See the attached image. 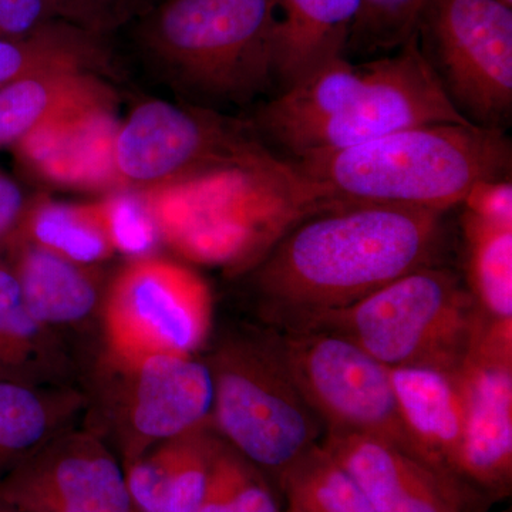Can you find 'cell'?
<instances>
[{
    "mask_svg": "<svg viewBox=\"0 0 512 512\" xmlns=\"http://www.w3.org/2000/svg\"><path fill=\"white\" fill-rule=\"evenodd\" d=\"M322 446L362 488L377 512H467L471 487L389 441L326 433Z\"/></svg>",
    "mask_w": 512,
    "mask_h": 512,
    "instance_id": "obj_16",
    "label": "cell"
},
{
    "mask_svg": "<svg viewBox=\"0 0 512 512\" xmlns=\"http://www.w3.org/2000/svg\"><path fill=\"white\" fill-rule=\"evenodd\" d=\"M8 239L29 242L82 266L104 261L114 252L99 201L90 204L26 202L22 217Z\"/></svg>",
    "mask_w": 512,
    "mask_h": 512,
    "instance_id": "obj_22",
    "label": "cell"
},
{
    "mask_svg": "<svg viewBox=\"0 0 512 512\" xmlns=\"http://www.w3.org/2000/svg\"><path fill=\"white\" fill-rule=\"evenodd\" d=\"M0 503L20 512H136L124 468L89 431L57 434L0 480Z\"/></svg>",
    "mask_w": 512,
    "mask_h": 512,
    "instance_id": "obj_13",
    "label": "cell"
},
{
    "mask_svg": "<svg viewBox=\"0 0 512 512\" xmlns=\"http://www.w3.org/2000/svg\"><path fill=\"white\" fill-rule=\"evenodd\" d=\"M2 249L8 252L5 262L18 281L25 308L40 325L82 322L96 308V285L82 265L16 239H6Z\"/></svg>",
    "mask_w": 512,
    "mask_h": 512,
    "instance_id": "obj_20",
    "label": "cell"
},
{
    "mask_svg": "<svg viewBox=\"0 0 512 512\" xmlns=\"http://www.w3.org/2000/svg\"><path fill=\"white\" fill-rule=\"evenodd\" d=\"M77 403L72 394H47L37 386L0 380V480L62 433Z\"/></svg>",
    "mask_w": 512,
    "mask_h": 512,
    "instance_id": "obj_23",
    "label": "cell"
},
{
    "mask_svg": "<svg viewBox=\"0 0 512 512\" xmlns=\"http://www.w3.org/2000/svg\"><path fill=\"white\" fill-rule=\"evenodd\" d=\"M468 291L491 319H512V227L464 211Z\"/></svg>",
    "mask_w": 512,
    "mask_h": 512,
    "instance_id": "obj_25",
    "label": "cell"
},
{
    "mask_svg": "<svg viewBox=\"0 0 512 512\" xmlns=\"http://www.w3.org/2000/svg\"><path fill=\"white\" fill-rule=\"evenodd\" d=\"M55 22H67L57 0H0V39H26Z\"/></svg>",
    "mask_w": 512,
    "mask_h": 512,
    "instance_id": "obj_32",
    "label": "cell"
},
{
    "mask_svg": "<svg viewBox=\"0 0 512 512\" xmlns=\"http://www.w3.org/2000/svg\"><path fill=\"white\" fill-rule=\"evenodd\" d=\"M109 60L106 37L69 22H55L26 39H0V87L52 67L104 72Z\"/></svg>",
    "mask_w": 512,
    "mask_h": 512,
    "instance_id": "obj_24",
    "label": "cell"
},
{
    "mask_svg": "<svg viewBox=\"0 0 512 512\" xmlns=\"http://www.w3.org/2000/svg\"><path fill=\"white\" fill-rule=\"evenodd\" d=\"M511 157L504 130L423 124L359 146L284 161L286 192L313 211L390 204L448 212L478 183L510 177Z\"/></svg>",
    "mask_w": 512,
    "mask_h": 512,
    "instance_id": "obj_2",
    "label": "cell"
},
{
    "mask_svg": "<svg viewBox=\"0 0 512 512\" xmlns=\"http://www.w3.org/2000/svg\"><path fill=\"white\" fill-rule=\"evenodd\" d=\"M278 480L289 505L299 512H377L322 443L309 448Z\"/></svg>",
    "mask_w": 512,
    "mask_h": 512,
    "instance_id": "obj_26",
    "label": "cell"
},
{
    "mask_svg": "<svg viewBox=\"0 0 512 512\" xmlns=\"http://www.w3.org/2000/svg\"><path fill=\"white\" fill-rule=\"evenodd\" d=\"M284 512H299L298 510H295V508L291 507V505H288V508Z\"/></svg>",
    "mask_w": 512,
    "mask_h": 512,
    "instance_id": "obj_36",
    "label": "cell"
},
{
    "mask_svg": "<svg viewBox=\"0 0 512 512\" xmlns=\"http://www.w3.org/2000/svg\"><path fill=\"white\" fill-rule=\"evenodd\" d=\"M481 311L460 276L436 265L417 269L345 308L291 329L326 330L355 343L389 369L457 373Z\"/></svg>",
    "mask_w": 512,
    "mask_h": 512,
    "instance_id": "obj_5",
    "label": "cell"
},
{
    "mask_svg": "<svg viewBox=\"0 0 512 512\" xmlns=\"http://www.w3.org/2000/svg\"><path fill=\"white\" fill-rule=\"evenodd\" d=\"M211 295L184 265L150 255L131 259L104 302V330L117 362L190 355L211 328Z\"/></svg>",
    "mask_w": 512,
    "mask_h": 512,
    "instance_id": "obj_10",
    "label": "cell"
},
{
    "mask_svg": "<svg viewBox=\"0 0 512 512\" xmlns=\"http://www.w3.org/2000/svg\"><path fill=\"white\" fill-rule=\"evenodd\" d=\"M97 76L86 67L59 66L0 87V147H12L70 104L107 87Z\"/></svg>",
    "mask_w": 512,
    "mask_h": 512,
    "instance_id": "obj_21",
    "label": "cell"
},
{
    "mask_svg": "<svg viewBox=\"0 0 512 512\" xmlns=\"http://www.w3.org/2000/svg\"><path fill=\"white\" fill-rule=\"evenodd\" d=\"M197 512H284L265 474L221 440Z\"/></svg>",
    "mask_w": 512,
    "mask_h": 512,
    "instance_id": "obj_28",
    "label": "cell"
},
{
    "mask_svg": "<svg viewBox=\"0 0 512 512\" xmlns=\"http://www.w3.org/2000/svg\"><path fill=\"white\" fill-rule=\"evenodd\" d=\"M119 365L128 370L121 404L124 466L211 419L214 382L207 363L165 353Z\"/></svg>",
    "mask_w": 512,
    "mask_h": 512,
    "instance_id": "obj_15",
    "label": "cell"
},
{
    "mask_svg": "<svg viewBox=\"0 0 512 512\" xmlns=\"http://www.w3.org/2000/svg\"><path fill=\"white\" fill-rule=\"evenodd\" d=\"M207 365L214 382L212 424L262 473L281 477L318 444L325 429L266 335L221 343Z\"/></svg>",
    "mask_w": 512,
    "mask_h": 512,
    "instance_id": "obj_7",
    "label": "cell"
},
{
    "mask_svg": "<svg viewBox=\"0 0 512 512\" xmlns=\"http://www.w3.org/2000/svg\"><path fill=\"white\" fill-rule=\"evenodd\" d=\"M466 211L485 221L512 227V184L510 177L478 183L463 202Z\"/></svg>",
    "mask_w": 512,
    "mask_h": 512,
    "instance_id": "obj_33",
    "label": "cell"
},
{
    "mask_svg": "<svg viewBox=\"0 0 512 512\" xmlns=\"http://www.w3.org/2000/svg\"><path fill=\"white\" fill-rule=\"evenodd\" d=\"M268 154L242 124L210 111L148 100L120 123L114 143V170L119 190L143 191Z\"/></svg>",
    "mask_w": 512,
    "mask_h": 512,
    "instance_id": "obj_11",
    "label": "cell"
},
{
    "mask_svg": "<svg viewBox=\"0 0 512 512\" xmlns=\"http://www.w3.org/2000/svg\"><path fill=\"white\" fill-rule=\"evenodd\" d=\"M390 379L400 414L421 458L458 478L466 436V406L457 373L402 367L390 369Z\"/></svg>",
    "mask_w": 512,
    "mask_h": 512,
    "instance_id": "obj_18",
    "label": "cell"
},
{
    "mask_svg": "<svg viewBox=\"0 0 512 512\" xmlns=\"http://www.w3.org/2000/svg\"><path fill=\"white\" fill-rule=\"evenodd\" d=\"M0 512H20L15 508L9 507V505L0 503Z\"/></svg>",
    "mask_w": 512,
    "mask_h": 512,
    "instance_id": "obj_35",
    "label": "cell"
},
{
    "mask_svg": "<svg viewBox=\"0 0 512 512\" xmlns=\"http://www.w3.org/2000/svg\"><path fill=\"white\" fill-rule=\"evenodd\" d=\"M46 329L30 316L15 275L0 258V380L37 386L46 369Z\"/></svg>",
    "mask_w": 512,
    "mask_h": 512,
    "instance_id": "obj_27",
    "label": "cell"
},
{
    "mask_svg": "<svg viewBox=\"0 0 512 512\" xmlns=\"http://www.w3.org/2000/svg\"><path fill=\"white\" fill-rule=\"evenodd\" d=\"M25 205L19 185L0 170V247L18 225Z\"/></svg>",
    "mask_w": 512,
    "mask_h": 512,
    "instance_id": "obj_34",
    "label": "cell"
},
{
    "mask_svg": "<svg viewBox=\"0 0 512 512\" xmlns=\"http://www.w3.org/2000/svg\"><path fill=\"white\" fill-rule=\"evenodd\" d=\"M284 190V161L268 154L140 192L165 245L198 264L234 266L264 249Z\"/></svg>",
    "mask_w": 512,
    "mask_h": 512,
    "instance_id": "obj_6",
    "label": "cell"
},
{
    "mask_svg": "<svg viewBox=\"0 0 512 512\" xmlns=\"http://www.w3.org/2000/svg\"><path fill=\"white\" fill-rule=\"evenodd\" d=\"M109 87L70 104L13 144L19 164L42 183L69 190H119L114 143L120 127Z\"/></svg>",
    "mask_w": 512,
    "mask_h": 512,
    "instance_id": "obj_14",
    "label": "cell"
},
{
    "mask_svg": "<svg viewBox=\"0 0 512 512\" xmlns=\"http://www.w3.org/2000/svg\"><path fill=\"white\" fill-rule=\"evenodd\" d=\"M211 419L124 466L136 512H197L221 443Z\"/></svg>",
    "mask_w": 512,
    "mask_h": 512,
    "instance_id": "obj_17",
    "label": "cell"
},
{
    "mask_svg": "<svg viewBox=\"0 0 512 512\" xmlns=\"http://www.w3.org/2000/svg\"><path fill=\"white\" fill-rule=\"evenodd\" d=\"M416 36L454 107L476 126L504 130L512 111V6L426 0Z\"/></svg>",
    "mask_w": 512,
    "mask_h": 512,
    "instance_id": "obj_9",
    "label": "cell"
},
{
    "mask_svg": "<svg viewBox=\"0 0 512 512\" xmlns=\"http://www.w3.org/2000/svg\"><path fill=\"white\" fill-rule=\"evenodd\" d=\"M446 214L390 204L320 208L276 239L259 265L256 285L284 329L295 328L410 272L441 265Z\"/></svg>",
    "mask_w": 512,
    "mask_h": 512,
    "instance_id": "obj_1",
    "label": "cell"
},
{
    "mask_svg": "<svg viewBox=\"0 0 512 512\" xmlns=\"http://www.w3.org/2000/svg\"><path fill=\"white\" fill-rule=\"evenodd\" d=\"M99 205L114 251L130 259L153 255L161 239L140 191L120 188L107 192Z\"/></svg>",
    "mask_w": 512,
    "mask_h": 512,
    "instance_id": "obj_30",
    "label": "cell"
},
{
    "mask_svg": "<svg viewBox=\"0 0 512 512\" xmlns=\"http://www.w3.org/2000/svg\"><path fill=\"white\" fill-rule=\"evenodd\" d=\"M275 5V80L282 89L348 57L360 0H275Z\"/></svg>",
    "mask_w": 512,
    "mask_h": 512,
    "instance_id": "obj_19",
    "label": "cell"
},
{
    "mask_svg": "<svg viewBox=\"0 0 512 512\" xmlns=\"http://www.w3.org/2000/svg\"><path fill=\"white\" fill-rule=\"evenodd\" d=\"M138 42L184 92L247 103L275 82V0H163Z\"/></svg>",
    "mask_w": 512,
    "mask_h": 512,
    "instance_id": "obj_4",
    "label": "cell"
},
{
    "mask_svg": "<svg viewBox=\"0 0 512 512\" xmlns=\"http://www.w3.org/2000/svg\"><path fill=\"white\" fill-rule=\"evenodd\" d=\"M67 22L107 37L153 8L151 0H57Z\"/></svg>",
    "mask_w": 512,
    "mask_h": 512,
    "instance_id": "obj_31",
    "label": "cell"
},
{
    "mask_svg": "<svg viewBox=\"0 0 512 512\" xmlns=\"http://www.w3.org/2000/svg\"><path fill=\"white\" fill-rule=\"evenodd\" d=\"M426 0H360L348 52L377 53L400 49L416 35Z\"/></svg>",
    "mask_w": 512,
    "mask_h": 512,
    "instance_id": "obj_29",
    "label": "cell"
},
{
    "mask_svg": "<svg viewBox=\"0 0 512 512\" xmlns=\"http://www.w3.org/2000/svg\"><path fill=\"white\" fill-rule=\"evenodd\" d=\"M284 330L266 339L326 433L379 437L423 460L397 406L389 367L335 333Z\"/></svg>",
    "mask_w": 512,
    "mask_h": 512,
    "instance_id": "obj_8",
    "label": "cell"
},
{
    "mask_svg": "<svg viewBox=\"0 0 512 512\" xmlns=\"http://www.w3.org/2000/svg\"><path fill=\"white\" fill-rule=\"evenodd\" d=\"M436 123L471 121L448 99L414 35L394 55L320 67L265 104L255 127L298 158Z\"/></svg>",
    "mask_w": 512,
    "mask_h": 512,
    "instance_id": "obj_3",
    "label": "cell"
},
{
    "mask_svg": "<svg viewBox=\"0 0 512 512\" xmlns=\"http://www.w3.org/2000/svg\"><path fill=\"white\" fill-rule=\"evenodd\" d=\"M466 406L458 478L493 495L512 481V319L480 320L457 372Z\"/></svg>",
    "mask_w": 512,
    "mask_h": 512,
    "instance_id": "obj_12",
    "label": "cell"
},
{
    "mask_svg": "<svg viewBox=\"0 0 512 512\" xmlns=\"http://www.w3.org/2000/svg\"><path fill=\"white\" fill-rule=\"evenodd\" d=\"M500 2L505 3V5L512 6V0H500Z\"/></svg>",
    "mask_w": 512,
    "mask_h": 512,
    "instance_id": "obj_37",
    "label": "cell"
}]
</instances>
